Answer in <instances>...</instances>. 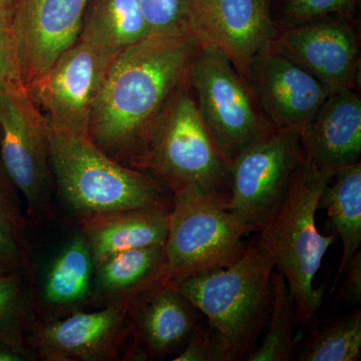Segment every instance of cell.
Segmentation results:
<instances>
[{"label":"cell","instance_id":"ffe728a7","mask_svg":"<svg viewBox=\"0 0 361 361\" xmlns=\"http://www.w3.org/2000/svg\"><path fill=\"white\" fill-rule=\"evenodd\" d=\"M317 209H325L330 225L342 242L341 264L329 294L336 290L349 259L361 245L360 161L337 171L323 189Z\"/></svg>","mask_w":361,"mask_h":361},{"label":"cell","instance_id":"83f0119b","mask_svg":"<svg viewBox=\"0 0 361 361\" xmlns=\"http://www.w3.org/2000/svg\"><path fill=\"white\" fill-rule=\"evenodd\" d=\"M21 224L0 209V263L20 271L26 265V251Z\"/></svg>","mask_w":361,"mask_h":361},{"label":"cell","instance_id":"cb8c5ba5","mask_svg":"<svg viewBox=\"0 0 361 361\" xmlns=\"http://www.w3.org/2000/svg\"><path fill=\"white\" fill-rule=\"evenodd\" d=\"M299 361H358L361 358V310L310 329Z\"/></svg>","mask_w":361,"mask_h":361},{"label":"cell","instance_id":"603a6c76","mask_svg":"<svg viewBox=\"0 0 361 361\" xmlns=\"http://www.w3.org/2000/svg\"><path fill=\"white\" fill-rule=\"evenodd\" d=\"M272 305L269 319L260 344L246 356V361H292L299 353L292 338L296 319V306L281 272L272 273Z\"/></svg>","mask_w":361,"mask_h":361},{"label":"cell","instance_id":"5bb4252c","mask_svg":"<svg viewBox=\"0 0 361 361\" xmlns=\"http://www.w3.org/2000/svg\"><path fill=\"white\" fill-rule=\"evenodd\" d=\"M129 301L109 303L104 310L78 312L47 323L33 336V353L47 361L115 360L130 334Z\"/></svg>","mask_w":361,"mask_h":361},{"label":"cell","instance_id":"7a4b0ae2","mask_svg":"<svg viewBox=\"0 0 361 361\" xmlns=\"http://www.w3.org/2000/svg\"><path fill=\"white\" fill-rule=\"evenodd\" d=\"M331 177L299 161L283 199L259 228V245L282 273L296 306V317L304 327L316 326L324 286L313 287L336 234L323 235L315 224V214L323 189Z\"/></svg>","mask_w":361,"mask_h":361},{"label":"cell","instance_id":"1f68e13d","mask_svg":"<svg viewBox=\"0 0 361 361\" xmlns=\"http://www.w3.org/2000/svg\"><path fill=\"white\" fill-rule=\"evenodd\" d=\"M0 209L21 224L25 225V217L21 214L18 190L9 179L1 158H0Z\"/></svg>","mask_w":361,"mask_h":361},{"label":"cell","instance_id":"30bf717a","mask_svg":"<svg viewBox=\"0 0 361 361\" xmlns=\"http://www.w3.org/2000/svg\"><path fill=\"white\" fill-rule=\"evenodd\" d=\"M301 156V132L295 130L275 129L247 147L228 165L226 208L259 230L283 199Z\"/></svg>","mask_w":361,"mask_h":361},{"label":"cell","instance_id":"4fadbf2b","mask_svg":"<svg viewBox=\"0 0 361 361\" xmlns=\"http://www.w3.org/2000/svg\"><path fill=\"white\" fill-rule=\"evenodd\" d=\"M253 80L266 118L276 130L302 133L331 92L272 42L258 56Z\"/></svg>","mask_w":361,"mask_h":361},{"label":"cell","instance_id":"9a60e30c","mask_svg":"<svg viewBox=\"0 0 361 361\" xmlns=\"http://www.w3.org/2000/svg\"><path fill=\"white\" fill-rule=\"evenodd\" d=\"M272 44L330 90L351 87L358 70L355 30L341 20H316L275 35Z\"/></svg>","mask_w":361,"mask_h":361},{"label":"cell","instance_id":"7c38bea8","mask_svg":"<svg viewBox=\"0 0 361 361\" xmlns=\"http://www.w3.org/2000/svg\"><path fill=\"white\" fill-rule=\"evenodd\" d=\"M189 1L190 33L224 52L248 85L258 56L276 35L265 0Z\"/></svg>","mask_w":361,"mask_h":361},{"label":"cell","instance_id":"d4e9b609","mask_svg":"<svg viewBox=\"0 0 361 361\" xmlns=\"http://www.w3.org/2000/svg\"><path fill=\"white\" fill-rule=\"evenodd\" d=\"M30 298L20 271L0 278V341L26 346L23 334Z\"/></svg>","mask_w":361,"mask_h":361},{"label":"cell","instance_id":"277c9868","mask_svg":"<svg viewBox=\"0 0 361 361\" xmlns=\"http://www.w3.org/2000/svg\"><path fill=\"white\" fill-rule=\"evenodd\" d=\"M132 168L154 176L173 196L227 198L229 169L207 130L187 80L147 130Z\"/></svg>","mask_w":361,"mask_h":361},{"label":"cell","instance_id":"2e32d148","mask_svg":"<svg viewBox=\"0 0 361 361\" xmlns=\"http://www.w3.org/2000/svg\"><path fill=\"white\" fill-rule=\"evenodd\" d=\"M197 311L176 285L163 280L133 297L128 316L137 355L157 358L180 353L200 325Z\"/></svg>","mask_w":361,"mask_h":361},{"label":"cell","instance_id":"4dcf8cb0","mask_svg":"<svg viewBox=\"0 0 361 361\" xmlns=\"http://www.w3.org/2000/svg\"><path fill=\"white\" fill-rule=\"evenodd\" d=\"M341 291L336 300V304L345 301L350 305L361 303V251L360 249L349 259L348 265L344 268L341 277Z\"/></svg>","mask_w":361,"mask_h":361},{"label":"cell","instance_id":"484cf974","mask_svg":"<svg viewBox=\"0 0 361 361\" xmlns=\"http://www.w3.org/2000/svg\"><path fill=\"white\" fill-rule=\"evenodd\" d=\"M137 1L149 35L190 33L189 0Z\"/></svg>","mask_w":361,"mask_h":361},{"label":"cell","instance_id":"ac0fdd59","mask_svg":"<svg viewBox=\"0 0 361 361\" xmlns=\"http://www.w3.org/2000/svg\"><path fill=\"white\" fill-rule=\"evenodd\" d=\"M169 211L127 209L82 218V232L94 264L118 252L163 245L168 234Z\"/></svg>","mask_w":361,"mask_h":361},{"label":"cell","instance_id":"f546056e","mask_svg":"<svg viewBox=\"0 0 361 361\" xmlns=\"http://www.w3.org/2000/svg\"><path fill=\"white\" fill-rule=\"evenodd\" d=\"M11 20V14L0 13V82L20 84L14 56Z\"/></svg>","mask_w":361,"mask_h":361},{"label":"cell","instance_id":"5b68a950","mask_svg":"<svg viewBox=\"0 0 361 361\" xmlns=\"http://www.w3.org/2000/svg\"><path fill=\"white\" fill-rule=\"evenodd\" d=\"M49 152L59 194L80 219L127 209L172 210L174 198L163 183L114 160L90 137L49 129Z\"/></svg>","mask_w":361,"mask_h":361},{"label":"cell","instance_id":"9c48e42d","mask_svg":"<svg viewBox=\"0 0 361 361\" xmlns=\"http://www.w3.org/2000/svg\"><path fill=\"white\" fill-rule=\"evenodd\" d=\"M116 54L78 39L26 89L49 130L89 137L92 114Z\"/></svg>","mask_w":361,"mask_h":361},{"label":"cell","instance_id":"f1b7e54d","mask_svg":"<svg viewBox=\"0 0 361 361\" xmlns=\"http://www.w3.org/2000/svg\"><path fill=\"white\" fill-rule=\"evenodd\" d=\"M174 361H224L219 334L210 325H199Z\"/></svg>","mask_w":361,"mask_h":361},{"label":"cell","instance_id":"52a82bcc","mask_svg":"<svg viewBox=\"0 0 361 361\" xmlns=\"http://www.w3.org/2000/svg\"><path fill=\"white\" fill-rule=\"evenodd\" d=\"M188 82L211 139L228 165L275 130L259 113L232 61L215 45L199 44Z\"/></svg>","mask_w":361,"mask_h":361},{"label":"cell","instance_id":"4316f807","mask_svg":"<svg viewBox=\"0 0 361 361\" xmlns=\"http://www.w3.org/2000/svg\"><path fill=\"white\" fill-rule=\"evenodd\" d=\"M355 0H286L284 16L293 25L319 20L348 11Z\"/></svg>","mask_w":361,"mask_h":361},{"label":"cell","instance_id":"8992f818","mask_svg":"<svg viewBox=\"0 0 361 361\" xmlns=\"http://www.w3.org/2000/svg\"><path fill=\"white\" fill-rule=\"evenodd\" d=\"M173 198L161 277L168 283L233 264L245 251L244 238L258 231L226 208L227 198L198 193Z\"/></svg>","mask_w":361,"mask_h":361},{"label":"cell","instance_id":"44dd1931","mask_svg":"<svg viewBox=\"0 0 361 361\" xmlns=\"http://www.w3.org/2000/svg\"><path fill=\"white\" fill-rule=\"evenodd\" d=\"M96 264L87 239L75 233L54 259L42 285L45 303L56 308L82 304L94 293Z\"/></svg>","mask_w":361,"mask_h":361},{"label":"cell","instance_id":"6da1fadb","mask_svg":"<svg viewBox=\"0 0 361 361\" xmlns=\"http://www.w3.org/2000/svg\"><path fill=\"white\" fill-rule=\"evenodd\" d=\"M199 42L190 33L152 35L111 61L90 121V141L132 168L142 139L187 80Z\"/></svg>","mask_w":361,"mask_h":361},{"label":"cell","instance_id":"e575fe53","mask_svg":"<svg viewBox=\"0 0 361 361\" xmlns=\"http://www.w3.org/2000/svg\"><path fill=\"white\" fill-rule=\"evenodd\" d=\"M14 271H18L13 269L11 266L4 264V263H0V278L6 276V275L11 274V273L14 272Z\"/></svg>","mask_w":361,"mask_h":361},{"label":"cell","instance_id":"d6986e66","mask_svg":"<svg viewBox=\"0 0 361 361\" xmlns=\"http://www.w3.org/2000/svg\"><path fill=\"white\" fill-rule=\"evenodd\" d=\"M164 267V244L118 252L96 265L94 289L111 302L130 301L161 281Z\"/></svg>","mask_w":361,"mask_h":361},{"label":"cell","instance_id":"7402d4cb","mask_svg":"<svg viewBox=\"0 0 361 361\" xmlns=\"http://www.w3.org/2000/svg\"><path fill=\"white\" fill-rule=\"evenodd\" d=\"M149 35L137 0H94L78 39L118 54Z\"/></svg>","mask_w":361,"mask_h":361},{"label":"cell","instance_id":"836d02e7","mask_svg":"<svg viewBox=\"0 0 361 361\" xmlns=\"http://www.w3.org/2000/svg\"><path fill=\"white\" fill-rule=\"evenodd\" d=\"M16 0H0V13H13Z\"/></svg>","mask_w":361,"mask_h":361},{"label":"cell","instance_id":"ba28073f","mask_svg":"<svg viewBox=\"0 0 361 361\" xmlns=\"http://www.w3.org/2000/svg\"><path fill=\"white\" fill-rule=\"evenodd\" d=\"M0 158L9 179L25 197L27 212L51 210L49 126L20 82H0Z\"/></svg>","mask_w":361,"mask_h":361},{"label":"cell","instance_id":"e0dca14e","mask_svg":"<svg viewBox=\"0 0 361 361\" xmlns=\"http://www.w3.org/2000/svg\"><path fill=\"white\" fill-rule=\"evenodd\" d=\"M304 160L323 174L360 161L361 101L351 87L332 90L312 122L301 133Z\"/></svg>","mask_w":361,"mask_h":361},{"label":"cell","instance_id":"d6a6232c","mask_svg":"<svg viewBox=\"0 0 361 361\" xmlns=\"http://www.w3.org/2000/svg\"><path fill=\"white\" fill-rule=\"evenodd\" d=\"M37 356L26 346H18L0 341V361H30Z\"/></svg>","mask_w":361,"mask_h":361},{"label":"cell","instance_id":"3957f363","mask_svg":"<svg viewBox=\"0 0 361 361\" xmlns=\"http://www.w3.org/2000/svg\"><path fill=\"white\" fill-rule=\"evenodd\" d=\"M274 269L269 256L254 240L228 267L199 273L176 284L219 334L224 361L244 360L258 345L269 319Z\"/></svg>","mask_w":361,"mask_h":361},{"label":"cell","instance_id":"8fae6325","mask_svg":"<svg viewBox=\"0 0 361 361\" xmlns=\"http://www.w3.org/2000/svg\"><path fill=\"white\" fill-rule=\"evenodd\" d=\"M90 0H16L11 28L20 84L27 89L80 39Z\"/></svg>","mask_w":361,"mask_h":361}]
</instances>
